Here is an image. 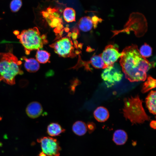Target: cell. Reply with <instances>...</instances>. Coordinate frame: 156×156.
Wrapping results in <instances>:
<instances>
[{"label": "cell", "instance_id": "1", "mask_svg": "<svg viewBox=\"0 0 156 156\" xmlns=\"http://www.w3.org/2000/svg\"><path fill=\"white\" fill-rule=\"evenodd\" d=\"M122 53L120 63L125 77L131 82L145 81L147 72L155 66V62L142 57L135 44L126 47Z\"/></svg>", "mask_w": 156, "mask_h": 156}, {"label": "cell", "instance_id": "2", "mask_svg": "<svg viewBox=\"0 0 156 156\" xmlns=\"http://www.w3.org/2000/svg\"><path fill=\"white\" fill-rule=\"evenodd\" d=\"M22 62L11 53H0V79L10 85L15 83V77L22 75Z\"/></svg>", "mask_w": 156, "mask_h": 156}, {"label": "cell", "instance_id": "3", "mask_svg": "<svg viewBox=\"0 0 156 156\" xmlns=\"http://www.w3.org/2000/svg\"><path fill=\"white\" fill-rule=\"evenodd\" d=\"M124 101V116L132 124H142L150 120V117L143 107L142 101L139 96L125 98Z\"/></svg>", "mask_w": 156, "mask_h": 156}, {"label": "cell", "instance_id": "4", "mask_svg": "<svg viewBox=\"0 0 156 156\" xmlns=\"http://www.w3.org/2000/svg\"><path fill=\"white\" fill-rule=\"evenodd\" d=\"M44 37L36 27L24 30L17 36L27 55L29 54L33 50H40L43 47L45 43Z\"/></svg>", "mask_w": 156, "mask_h": 156}, {"label": "cell", "instance_id": "5", "mask_svg": "<svg viewBox=\"0 0 156 156\" xmlns=\"http://www.w3.org/2000/svg\"><path fill=\"white\" fill-rule=\"evenodd\" d=\"M51 46L55 53L60 56L66 57L75 55L73 43L68 38H61L52 44Z\"/></svg>", "mask_w": 156, "mask_h": 156}, {"label": "cell", "instance_id": "6", "mask_svg": "<svg viewBox=\"0 0 156 156\" xmlns=\"http://www.w3.org/2000/svg\"><path fill=\"white\" fill-rule=\"evenodd\" d=\"M122 76L120 70L114 64L105 68L101 75L102 79L108 87H112L120 81Z\"/></svg>", "mask_w": 156, "mask_h": 156}, {"label": "cell", "instance_id": "7", "mask_svg": "<svg viewBox=\"0 0 156 156\" xmlns=\"http://www.w3.org/2000/svg\"><path fill=\"white\" fill-rule=\"evenodd\" d=\"M41 143L42 152L50 156H59L61 148L57 140L49 137H44L37 140Z\"/></svg>", "mask_w": 156, "mask_h": 156}, {"label": "cell", "instance_id": "8", "mask_svg": "<svg viewBox=\"0 0 156 156\" xmlns=\"http://www.w3.org/2000/svg\"><path fill=\"white\" fill-rule=\"evenodd\" d=\"M100 55L105 64L108 66L114 64L122 54V52L119 51L116 45L109 44L105 47Z\"/></svg>", "mask_w": 156, "mask_h": 156}, {"label": "cell", "instance_id": "9", "mask_svg": "<svg viewBox=\"0 0 156 156\" xmlns=\"http://www.w3.org/2000/svg\"><path fill=\"white\" fill-rule=\"evenodd\" d=\"M102 19L96 16L92 17L85 16L81 18L78 23L79 29L82 31L87 32L90 31L93 27H96L99 22Z\"/></svg>", "mask_w": 156, "mask_h": 156}, {"label": "cell", "instance_id": "10", "mask_svg": "<svg viewBox=\"0 0 156 156\" xmlns=\"http://www.w3.org/2000/svg\"><path fill=\"white\" fill-rule=\"evenodd\" d=\"M42 111L41 105L37 101H33L29 103L26 109L27 115L32 118H36L39 116Z\"/></svg>", "mask_w": 156, "mask_h": 156}, {"label": "cell", "instance_id": "11", "mask_svg": "<svg viewBox=\"0 0 156 156\" xmlns=\"http://www.w3.org/2000/svg\"><path fill=\"white\" fill-rule=\"evenodd\" d=\"M156 93L151 91L148 94L145 100L146 106L149 112L154 115L156 114Z\"/></svg>", "mask_w": 156, "mask_h": 156}, {"label": "cell", "instance_id": "12", "mask_svg": "<svg viewBox=\"0 0 156 156\" xmlns=\"http://www.w3.org/2000/svg\"><path fill=\"white\" fill-rule=\"evenodd\" d=\"M95 118L98 122H103L106 121L109 117L108 110L103 106L97 107L93 113Z\"/></svg>", "mask_w": 156, "mask_h": 156}, {"label": "cell", "instance_id": "13", "mask_svg": "<svg viewBox=\"0 0 156 156\" xmlns=\"http://www.w3.org/2000/svg\"><path fill=\"white\" fill-rule=\"evenodd\" d=\"M25 60L24 66L28 72L34 73L37 71L39 68L40 65L37 61L34 58H27L24 57L22 58Z\"/></svg>", "mask_w": 156, "mask_h": 156}, {"label": "cell", "instance_id": "14", "mask_svg": "<svg viewBox=\"0 0 156 156\" xmlns=\"http://www.w3.org/2000/svg\"><path fill=\"white\" fill-rule=\"evenodd\" d=\"M127 139V135L124 130L118 129L113 134V140L116 144L122 145L124 144Z\"/></svg>", "mask_w": 156, "mask_h": 156}, {"label": "cell", "instance_id": "15", "mask_svg": "<svg viewBox=\"0 0 156 156\" xmlns=\"http://www.w3.org/2000/svg\"><path fill=\"white\" fill-rule=\"evenodd\" d=\"M65 131V130L57 122L50 123L47 127V133L51 136L58 135L60 133L64 132Z\"/></svg>", "mask_w": 156, "mask_h": 156}, {"label": "cell", "instance_id": "16", "mask_svg": "<svg viewBox=\"0 0 156 156\" xmlns=\"http://www.w3.org/2000/svg\"><path fill=\"white\" fill-rule=\"evenodd\" d=\"M72 130L76 135L79 136L83 135L86 133L87 131L86 125L82 121H77L73 125Z\"/></svg>", "mask_w": 156, "mask_h": 156}, {"label": "cell", "instance_id": "17", "mask_svg": "<svg viewBox=\"0 0 156 156\" xmlns=\"http://www.w3.org/2000/svg\"><path fill=\"white\" fill-rule=\"evenodd\" d=\"M89 62L93 67L96 68L105 69L107 67L104 62L100 54L92 56Z\"/></svg>", "mask_w": 156, "mask_h": 156}, {"label": "cell", "instance_id": "18", "mask_svg": "<svg viewBox=\"0 0 156 156\" xmlns=\"http://www.w3.org/2000/svg\"><path fill=\"white\" fill-rule=\"evenodd\" d=\"M63 16L64 20L67 22L75 21L76 13L75 10L72 8L66 7L63 11Z\"/></svg>", "mask_w": 156, "mask_h": 156}, {"label": "cell", "instance_id": "19", "mask_svg": "<svg viewBox=\"0 0 156 156\" xmlns=\"http://www.w3.org/2000/svg\"><path fill=\"white\" fill-rule=\"evenodd\" d=\"M156 87V80L151 76H148L144 83L141 90L142 92L145 93Z\"/></svg>", "mask_w": 156, "mask_h": 156}, {"label": "cell", "instance_id": "20", "mask_svg": "<svg viewBox=\"0 0 156 156\" xmlns=\"http://www.w3.org/2000/svg\"><path fill=\"white\" fill-rule=\"evenodd\" d=\"M50 55V53L46 51L38 50L36 55V60L39 63H45L49 61Z\"/></svg>", "mask_w": 156, "mask_h": 156}, {"label": "cell", "instance_id": "21", "mask_svg": "<svg viewBox=\"0 0 156 156\" xmlns=\"http://www.w3.org/2000/svg\"><path fill=\"white\" fill-rule=\"evenodd\" d=\"M139 51L141 55L145 58L149 57L152 55V49L146 43H145L141 47Z\"/></svg>", "mask_w": 156, "mask_h": 156}, {"label": "cell", "instance_id": "22", "mask_svg": "<svg viewBox=\"0 0 156 156\" xmlns=\"http://www.w3.org/2000/svg\"><path fill=\"white\" fill-rule=\"evenodd\" d=\"M22 5L21 0H12L10 4V8L12 12H16L20 10Z\"/></svg>", "mask_w": 156, "mask_h": 156}, {"label": "cell", "instance_id": "23", "mask_svg": "<svg viewBox=\"0 0 156 156\" xmlns=\"http://www.w3.org/2000/svg\"><path fill=\"white\" fill-rule=\"evenodd\" d=\"M80 81L77 79H75L72 81L70 87V91L72 93L75 92V87L80 83Z\"/></svg>", "mask_w": 156, "mask_h": 156}, {"label": "cell", "instance_id": "24", "mask_svg": "<svg viewBox=\"0 0 156 156\" xmlns=\"http://www.w3.org/2000/svg\"><path fill=\"white\" fill-rule=\"evenodd\" d=\"M87 129L90 133L92 132L95 128V125L92 122H89L87 125Z\"/></svg>", "mask_w": 156, "mask_h": 156}, {"label": "cell", "instance_id": "25", "mask_svg": "<svg viewBox=\"0 0 156 156\" xmlns=\"http://www.w3.org/2000/svg\"><path fill=\"white\" fill-rule=\"evenodd\" d=\"M150 127L154 129H155L156 127V122L155 120H152L151 121L150 124Z\"/></svg>", "mask_w": 156, "mask_h": 156}, {"label": "cell", "instance_id": "26", "mask_svg": "<svg viewBox=\"0 0 156 156\" xmlns=\"http://www.w3.org/2000/svg\"><path fill=\"white\" fill-rule=\"evenodd\" d=\"M39 156H46V154L43 152L40 153Z\"/></svg>", "mask_w": 156, "mask_h": 156}, {"label": "cell", "instance_id": "27", "mask_svg": "<svg viewBox=\"0 0 156 156\" xmlns=\"http://www.w3.org/2000/svg\"><path fill=\"white\" fill-rule=\"evenodd\" d=\"M50 156V155H48V156Z\"/></svg>", "mask_w": 156, "mask_h": 156}, {"label": "cell", "instance_id": "28", "mask_svg": "<svg viewBox=\"0 0 156 156\" xmlns=\"http://www.w3.org/2000/svg\"><path fill=\"white\" fill-rule=\"evenodd\" d=\"M1 80V79H0V81Z\"/></svg>", "mask_w": 156, "mask_h": 156}]
</instances>
